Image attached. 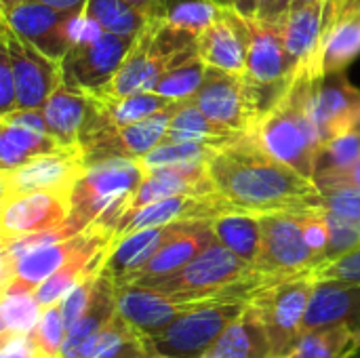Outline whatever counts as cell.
I'll use <instances>...</instances> for the list:
<instances>
[{
	"label": "cell",
	"mask_w": 360,
	"mask_h": 358,
	"mask_svg": "<svg viewBox=\"0 0 360 358\" xmlns=\"http://www.w3.org/2000/svg\"><path fill=\"white\" fill-rule=\"evenodd\" d=\"M314 279L316 281H344V283H360V249L340 257V260H333V262H327V264H321L319 268L312 270Z\"/></svg>",
	"instance_id": "44"
},
{
	"label": "cell",
	"mask_w": 360,
	"mask_h": 358,
	"mask_svg": "<svg viewBox=\"0 0 360 358\" xmlns=\"http://www.w3.org/2000/svg\"><path fill=\"white\" fill-rule=\"evenodd\" d=\"M192 101L213 120L240 133H249L259 118L245 76L228 74L217 68H207L205 80Z\"/></svg>",
	"instance_id": "15"
},
{
	"label": "cell",
	"mask_w": 360,
	"mask_h": 358,
	"mask_svg": "<svg viewBox=\"0 0 360 358\" xmlns=\"http://www.w3.org/2000/svg\"><path fill=\"white\" fill-rule=\"evenodd\" d=\"M21 2H25V0H0V4H2V13H4V11H11L13 6H17V4H21Z\"/></svg>",
	"instance_id": "53"
},
{
	"label": "cell",
	"mask_w": 360,
	"mask_h": 358,
	"mask_svg": "<svg viewBox=\"0 0 360 358\" xmlns=\"http://www.w3.org/2000/svg\"><path fill=\"white\" fill-rule=\"evenodd\" d=\"M0 358H36L27 335L0 338Z\"/></svg>",
	"instance_id": "47"
},
{
	"label": "cell",
	"mask_w": 360,
	"mask_h": 358,
	"mask_svg": "<svg viewBox=\"0 0 360 358\" xmlns=\"http://www.w3.org/2000/svg\"><path fill=\"white\" fill-rule=\"evenodd\" d=\"M217 4L226 6V8H234V0H215Z\"/></svg>",
	"instance_id": "56"
},
{
	"label": "cell",
	"mask_w": 360,
	"mask_h": 358,
	"mask_svg": "<svg viewBox=\"0 0 360 358\" xmlns=\"http://www.w3.org/2000/svg\"><path fill=\"white\" fill-rule=\"evenodd\" d=\"M215 150L217 146L202 143V141H162L158 148H154L150 154H146L139 160L146 167V171H154V169L171 167V165L209 160V156Z\"/></svg>",
	"instance_id": "40"
},
{
	"label": "cell",
	"mask_w": 360,
	"mask_h": 358,
	"mask_svg": "<svg viewBox=\"0 0 360 358\" xmlns=\"http://www.w3.org/2000/svg\"><path fill=\"white\" fill-rule=\"evenodd\" d=\"M86 23L118 36H139L150 17L127 0H89L84 8Z\"/></svg>",
	"instance_id": "33"
},
{
	"label": "cell",
	"mask_w": 360,
	"mask_h": 358,
	"mask_svg": "<svg viewBox=\"0 0 360 358\" xmlns=\"http://www.w3.org/2000/svg\"><path fill=\"white\" fill-rule=\"evenodd\" d=\"M154 358H167V357H158V354H156V357H154Z\"/></svg>",
	"instance_id": "59"
},
{
	"label": "cell",
	"mask_w": 360,
	"mask_h": 358,
	"mask_svg": "<svg viewBox=\"0 0 360 358\" xmlns=\"http://www.w3.org/2000/svg\"><path fill=\"white\" fill-rule=\"evenodd\" d=\"M354 329L346 325H331L304 331L295 348L289 352L295 358H354Z\"/></svg>",
	"instance_id": "35"
},
{
	"label": "cell",
	"mask_w": 360,
	"mask_h": 358,
	"mask_svg": "<svg viewBox=\"0 0 360 358\" xmlns=\"http://www.w3.org/2000/svg\"><path fill=\"white\" fill-rule=\"evenodd\" d=\"M36 2H42V4H46L51 8H57V11H63V13L84 15V8H86L89 0H36Z\"/></svg>",
	"instance_id": "49"
},
{
	"label": "cell",
	"mask_w": 360,
	"mask_h": 358,
	"mask_svg": "<svg viewBox=\"0 0 360 358\" xmlns=\"http://www.w3.org/2000/svg\"><path fill=\"white\" fill-rule=\"evenodd\" d=\"M97 95L63 80L42 108L49 131L61 146H80L97 118Z\"/></svg>",
	"instance_id": "19"
},
{
	"label": "cell",
	"mask_w": 360,
	"mask_h": 358,
	"mask_svg": "<svg viewBox=\"0 0 360 358\" xmlns=\"http://www.w3.org/2000/svg\"><path fill=\"white\" fill-rule=\"evenodd\" d=\"M0 213V243L13 238L59 228L70 217V194L61 192H32L2 198Z\"/></svg>",
	"instance_id": "16"
},
{
	"label": "cell",
	"mask_w": 360,
	"mask_h": 358,
	"mask_svg": "<svg viewBox=\"0 0 360 358\" xmlns=\"http://www.w3.org/2000/svg\"><path fill=\"white\" fill-rule=\"evenodd\" d=\"M346 325L354 331L360 329V283L344 281H319L306 321L304 331Z\"/></svg>",
	"instance_id": "24"
},
{
	"label": "cell",
	"mask_w": 360,
	"mask_h": 358,
	"mask_svg": "<svg viewBox=\"0 0 360 358\" xmlns=\"http://www.w3.org/2000/svg\"><path fill=\"white\" fill-rule=\"evenodd\" d=\"M36 358H61L63 344L68 338V327L61 314V306L53 304L42 310L38 325L27 335Z\"/></svg>",
	"instance_id": "39"
},
{
	"label": "cell",
	"mask_w": 360,
	"mask_h": 358,
	"mask_svg": "<svg viewBox=\"0 0 360 358\" xmlns=\"http://www.w3.org/2000/svg\"><path fill=\"white\" fill-rule=\"evenodd\" d=\"M316 283L312 270L291 274L264 287L249 302L268 331L274 358L289 354L302 338Z\"/></svg>",
	"instance_id": "4"
},
{
	"label": "cell",
	"mask_w": 360,
	"mask_h": 358,
	"mask_svg": "<svg viewBox=\"0 0 360 358\" xmlns=\"http://www.w3.org/2000/svg\"><path fill=\"white\" fill-rule=\"evenodd\" d=\"M213 241H215V234H213L211 222H186L156 251V255L139 272H135L131 276L129 283L152 285L160 279H167V276L179 272L181 268H186Z\"/></svg>",
	"instance_id": "21"
},
{
	"label": "cell",
	"mask_w": 360,
	"mask_h": 358,
	"mask_svg": "<svg viewBox=\"0 0 360 358\" xmlns=\"http://www.w3.org/2000/svg\"><path fill=\"white\" fill-rule=\"evenodd\" d=\"M150 338L116 314L93 340L86 358H154Z\"/></svg>",
	"instance_id": "32"
},
{
	"label": "cell",
	"mask_w": 360,
	"mask_h": 358,
	"mask_svg": "<svg viewBox=\"0 0 360 358\" xmlns=\"http://www.w3.org/2000/svg\"><path fill=\"white\" fill-rule=\"evenodd\" d=\"M42 306L38 304L34 291L6 287L2 289L0 306V338L30 335L42 317Z\"/></svg>",
	"instance_id": "34"
},
{
	"label": "cell",
	"mask_w": 360,
	"mask_h": 358,
	"mask_svg": "<svg viewBox=\"0 0 360 358\" xmlns=\"http://www.w3.org/2000/svg\"><path fill=\"white\" fill-rule=\"evenodd\" d=\"M0 42L6 46L15 84H17V108L38 110L44 108L49 97L63 80L61 61L44 55L34 44L25 42L11 25L2 21V38Z\"/></svg>",
	"instance_id": "13"
},
{
	"label": "cell",
	"mask_w": 360,
	"mask_h": 358,
	"mask_svg": "<svg viewBox=\"0 0 360 358\" xmlns=\"http://www.w3.org/2000/svg\"><path fill=\"white\" fill-rule=\"evenodd\" d=\"M359 103L360 91L348 82L344 72L312 78L308 106L323 143L350 131V122Z\"/></svg>",
	"instance_id": "18"
},
{
	"label": "cell",
	"mask_w": 360,
	"mask_h": 358,
	"mask_svg": "<svg viewBox=\"0 0 360 358\" xmlns=\"http://www.w3.org/2000/svg\"><path fill=\"white\" fill-rule=\"evenodd\" d=\"M133 6H137L139 11H143L150 19H160V11H162V0H127Z\"/></svg>",
	"instance_id": "50"
},
{
	"label": "cell",
	"mask_w": 360,
	"mask_h": 358,
	"mask_svg": "<svg viewBox=\"0 0 360 358\" xmlns=\"http://www.w3.org/2000/svg\"><path fill=\"white\" fill-rule=\"evenodd\" d=\"M205 74H207V63L198 55H192L175 63L173 68H169L158 78L152 91L171 101H190L198 93L205 80Z\"/></svg>",
	"instance_id": "36"
},
{
	"label": "cell",
	"mask_w": 360,
	"mask_h": 358,
	"mask_svg": "<svg viewBox=\"0 0 360 358\" xmlns=\"http://www.w3.org/2000/svg\"><path fill=\"white\" fill-rule=\"evenodd\" d=\"M179 103L181 101L173 103L171 108H167L146 120L124 124V127H105V129H99L91 135H86L80 141L86 167L103 162V160H112V158L139 160L146 154H150L154 148H158L167 139L171 118H173L175 110L179 108Z\"/></svg>",
	"instance_id": "11"
},
{
	"label": "cell",
	"mask_w": 360,
	"mask_h": 358,
	"mask_svg": "<svg viewBox=\"0 0 360 358\" xmlns=\"http://www.w3.org/2000/svg\"><path fill=\"white\" fill-rule=\"evenodd\" d=\"M247 21L249 51L245 80L262 116L289 93L297 78V68L285 46L283 25H270L257 19Z\"/></svg>",
	"instance_id": "5"
},
{
	"label": "cell",
	"mask_w": 360,
	"mask_h": 358,
	"mask_svg": "<svg viewBox=\"0 0 360 358\" xmlns=\"http://www.w3.org/2000/svg\"><path fill=\"white\" fill-rule=\"evenodd\" d=\"M202 358H274L268 331L247 304Z\"/></svg>",
	"instance_id": "26"
},
{
	"label": "cell",
	"mask_w": 360,
	"mask_h": 358,
	"mask_svg": "<svg viewBox=\"0 0 360 358\" xmlns=\"http://www.w3.org/2000/svg\"><path fill=\"white\" fill-rule=\"evenodd\" d=\"M350 131H354V133L360 135V103L354 110V116H352V122H350Z\"/></svg>",
	"instance_id": "52"
},
{
	"label": "cell",
	"mask_w": 360,
	"mask_h": 358,
	"mask_svg": "<svg viewBox=\"0 0 360 358\" xmlns=\"http://www.w3.org/2000/svg\"><path fill=\"white\" fill-rule=\"evenodd\" d=\"M146 175V167L135 158H112L86 167L70 194L72 209L68 224L76 232H84L93 224L116 230Z\"/></svg>",
	"instance_id": "3"
},
{
	"label": "cell",
	"mask_w": 360,
	"mask_h": 358,
	"mask_svg": "<svg viewBox=\"0 0 360 358\" xmlns=\"http://www.w3.org/2000/svg\"><path fill=\"white\" fill-rule=\"evenodd\" d=\"M97 99H99L97 118H95L93 127L86 131V135H91L99 129H105V127H124V124L146 120V118L171 108L173 103H177V101H171L154 91H141V93H133V95H124V97L97 95Z\"/></svg>",
	"instance_id": "28"
},
{
	"label": "cell",
	"mask_w": 360,
	"mask_h": 358,
	"mask_svg": "<svg viewBox=\"0 0 360 358\" xmlns=\"http://www.w3.org/2000/svg\"><path fill=\"white\" fill-rule=\"evenodd\" d=\"M319 188H327V186H356L360 188V160L348 171L344 173H338V175H331V177H325L321 181H316Z\"/></svg>",
	"instance_id": "48"
},
{
	"label": "cell",
	"mask_w": 360,
	"mask_h": 358,
	"mask_svg": "<svg viewBox=\"0 0 360 358\" xmlns=\"http://www.w3.org/2000/svg\"><path fill=\"white\" fill-rule=\"evenodd\" d=\"M59 148L61 143L51 133L0 122V169L2 171L17 169Z\"/></svg>",
	"instance_id": "31"
},
{
	"label": "cell",
	"mask_w": 360,
	"mask_h": 358,
	"mask_svg": "<svg viewBox=\"0 0 360 358\" xmlns=\"http://www.w3.org/2000/svg\"><path fill=\"white\" fill-rule=\"evenodd\" d=\"M278 358H295L293 354H285V357H278Z\"/></svg>",
	"instance_id": "58"
},
{
	"label": "cell",
	"mask_w": 360,
	"mask_h": 358,
	"mask_svg": "<svg viewBox=\"0 0 360 358\" xmlns=\"http://www.w3.org/2000/svg\"><path fill=\"white\" fill-rule=\"evenodd\" d=\"M116 302L118 314L146 338L156 335L167 325H171L179 314L196 306L192 302H179L162 291L135 283L116 285Z\"/></svg>",
	"instance_id": "20"
},
{
	"label": "cell",
	"mask_w": 360,
	"mask_h": 358,
	"mask_svg": "<svg viewBox=\"0 0 360 358\" xmlns=\"http://www.w3.org/2000/svg\"><path fill=\"white\" fill-rule=\"evenodd\" d=\"M135 40L137 36H118L103 30L89 36L80 34L61 59L63 82L101 95L124 63Z\"/></svg>",
	"instance_id": "7"
},
{
	"label": "cell",
	"mask_w": 360,
	"mask_h": 358,
	"mask_svg": "<svg viewBox=\"0 0 360 358\" xmlns=\"http://www.w3.org/2000/svg\"><path fill=\"white\" fill-rule=\"evenodd\" d=\"M360 0H344V4L348 6V4H359Z\"/></svg>",
	"instance_id": "57"
},
{
	"label": "cell",
	"mask_w": 360,
	"mask_h": 358,
	"mask_svg": "<svg viewBox=\"0 0 360 358\" xmlns=\"http://www.w3.org/2000/svg\"><path fill=\"white\" fill-rule=\"evenodd\" d=\"M118 314V302H116V283L108 274H99L93 291V300L86 308V312L70 327L63 354L61 358H86L93 340L99 335V331Z\"/></svg>",
	"instance_id": "25"
},
{
	"label": "cell",
	"mask_w": 360,
	"mask_h": 358,
	"mask_svg": "<svg viewBox=\"0 0 360 358\" xmlns=\"http://www.w3.org/2000/svg\"><path fill=\"white\" fill-rule=\"evenodd\" d=\"M352 348H354V354H359V352H360V329H359V331H354V340H352Z\"/></svg>",
	"instance_id": "55"
},
{
	"label": "cell",
	"mask_w": 360,
	"mask_h": 358,
	"mask_svg": "<svg viewBox=\"0 0 360 358\" xmlns=\"http://www.w3.org/2000/svg\"><path fill=\"white\" fill-rule=\"evenodd\" d=\"M240 211L230 200H226L219 192L213 194H181V196H169L162 200H156L152 205L133 209L120 217L116 224V238L146 230L156 226H169V224H186V222H213L215 217H221L226 213Z\"/></svg>",
	"instance_id": "14"
},
{
	"label": "cell",
	"mask_w": 360,
	"mask_h": 358,
	"mask_svg": "<svg viewBox=\"0 0 360 358\" xmlns=\"http://www.w3.org/2000/svg\"><path fill=\"white\" fill-rule=\"evenodd\" d=\"M360 160V135L354 131L342 133L319 148L314 162V184L352 169Z\"/></svg>",
	"instance_id": "37"
},
{
	"label": "cell",
	"mask_w": 360,
	"mask_h": 358,
	"mask_svg": "<svg viewBox=\"0 0 360 358\" xmlns=\"http://www.w3.org/2000/svg\"><path fill=\"white\" fill-rule=\"evenodd\" d=\"M179 226L181 224L156 226L114 238V243L105 251L101 272L108 274L116 285L129 283L131 276L139 272L156 255V251L175 234Z\"/></svg>",
	"instance_id": "23"
},
{
	"label": "cell",
	"mask_w": 360,
	"mask_h": 358,
	"mask_svg": "<svg viewBox=\"0 0 360 358\" xmlns=\"http://www.w3.org/2000/svg\"><path fill=\"white\" fill-rule=\"evenodd\" d=\"M310 82L312 76H297L289 93L255 120L247 137L314 181V162L323 141L308 106Z\"/></svg>",
	"instance_id": "2"
},
{
	"label": "cell",
	"mask_w": 360,
	"mask_h": 358,
	"mask_svg": "<svg viewBox=\"0 0 360 358\" xmlns=\"http://www.w3.org/2000/svg\"><path fill=\"white\" fill-rule=\"evenodd\" d=\"M213 192L217 190L209 175L207 160L160 167V169L148 171L143 184L139 186V190L133 194L129 203V211L152 205L169 196H181V194L200 196V194H213Z\"/></svg>",
	"instance_id": "22"
},
{
	"label": "cell",
	"mask_w": 360,
	"mask_h": 358,
	"mask_svg": "<svg viewBox=\"0 0 360 358\" xmlns=\"http://www.w3.org/2000/svg\"><path fill=\"white\" fill-rule=\"evenodd\" d=\"M221 8L215 0H162L160 19L198 36L221 15Z\"/></svg>",
	"instance_id": "38"
},
{
	"label": "cell",
	"mask_w": 360,
	"mask_h": 358,
	"mask_svg": "<svg viewBox=\"0 0 360 358\" xmlns=\"http://www.w3.org/2000/svg\"><path fill=\"white\" fill-rule=\"evenodd\" d=\"M323 211H325V217L329 224V245H327L323 264L340 260V257L360 249V222L342 217V215L331 213L327 209H323Z\"/></svg>",
	"instance_id": "41"
},
{
	"label": "cell",
	"mask_w": 360,
	"mask_h": 358,
	"mask_svg": "<svg viewBox=\"0 0 360 358\" xmlns=\"http://www.w3.org/2000/svg\"><path fill=\"white\" fill-rule=\"evenodd\" d=\"M116 238L114 228L103 224H93L84 232L38 247L21 257H17L11 264H2V289L6 287H19L34 291L40 283H44L51 274H55L61 266H65L70 260L84 251H103L108 249Z\"/></svg>",
	"instance_id": "8"
},
{
	"label": "cell",
	"mask_w": 360,
	"mask_h": 358,
	"mask_svg": "<svg viewBox=\"0 0 360 358\" xmlns=\"http://www.w3.org/2000/svg\"><path fill=\"white\" fill-rule=\"evenodd\" d=\"M17 110V84L13 63L4 44H0V116Z\"/></svg>",
	"instance_id": "45"
},
{
	"label": "cell",
	"mask_w": 360,
	"mask_h": 358,
	"mask_svg": "<svg viewBox=\"0 0 360 358\" xmlns=\"http://www.w3.org/2000/svg\"><path fill=\"white\" fill-rule=\"evenodd\" d=\"M321 200L319 207L331 213H338L348 219L360 222V188L356 186H327L319 188Z\"/></svg>",
	"instance_id": "42"
},
{
	"label": "cell",
	"mask_w": 360,
	"mask_h": 358,
	"mask_svg": "<svg viewBox=\"0 0 360 358\" xmlns=\"http://www.w3.org/2000/svg\"><path fill=\"white\" fill-rule=\"evenodd\" d=\"M86 171L80 146H61L51 154H42L17 169L2 171V198L32 192L72 194L76 181Z\"/></svg>",
	"instance_id": "12"
},
{
	"label": "cell",
	"mask_w": 360,
	"mask_h": 358,
	"mask_svg": "<svg viewBox=\"0 0 360 358\" xmlns=\"http://www.w3.org/2000/svg\"><path fill=\"white\" fill-rule=\"evenodd\" d=\"M360 57V2L342 4L340 15L331 21L323 38L321 76L342 74Z\"/></svg>",
	"instance_id": "27"
},
{
	"label": "cell",
	"mask_w": 360,
	"mask_h": 358,
	"mask_svg": "<svg viewBox=\"0 0 360 358\" xmlns=\"http://www.w3.org/2000/svg\"><path fill=\"white\" fill-rule=\"evenodd\" d=\"M249 51V21L236 8H221V15L198 34V57L207 68L245 76Z\"/></svg>",
	"instance_id": "17"
},
{
	"label": "cell",
	"mask_w": 360,
	"mask_h": 358,
	"mask_svg": "<svg viewBox=\"0 0 360 358\" xmlns=\"http://www.w3.org/2000/svg\"><path fill=\"white\" fill-rule=\"evenodd\" d=\"M215 190L236 209L272 213L319 207V186L253 143L247 133L217 148L207 160Z\"/></svg>",
	"instance_id": "1"
},
{
	"label": "cell",
	"mask_w": 360,
	"mask_h": 358,
	"mask_svg": "<svg viewBox=\"0 0 360 358\" xmlns=\"http://www.w3.org/2000/svg\"><path fill=\"white\" fill-rule=\"evenodd\" d=\"M316 2H327V0H293V8L295 6H306V4H316Z\"/></svg>",
	"instance_id": "54"
},
{
	"label": "cell",
	"mask_w": 360,
	"mask_h": 358,
	"mask_svg": "<svg viewBox=\"0 0 360 358\" xmlns=\"http://www.w3.org/2000/svg\"><path fill=\"white\" fill-rule=\"evenodd\" d=\"M245 306L247 304L236 302L196 304L162 331L152 335L150 346L158 357L202 358Z\"/></svg>",
	"instance_id": "6"
},
{
	"label": "cell",
	"mask_w": 360,
	"mask_h": 358,
	"mask_svg": "<svg viewBox=\"0 0 360 358\" xmlns=\"http://www.w3.org/2000/svg\"><path fill=\"white\" fill-rule=\"evenodd\" d=\"M2 21L11 25L25 42L44 55L61 61L72 44L80 38L84 15H72L51 8L36 0H25L2 13Z\"/></svg>",
	"instance_id": "10"
},
{
	"label": "cell",
	"mask_w": 360,
	"mask_h": 358,
	"mask_svg": "<svg viewBox=\"0 0 360 358\" xmlns=\"http://www.w3.org/2000/svg\"><path fill=\"white\" fill-rule=\"evenodd\" d=\"M262 247L255 270L268 274H300L321 266L314 251L308 247L302 217L297 211H272L259 215Z\"/></svg>",
	"instance_id": "9"
},
{
	"label": "cell",
	"mask_w": 360,
	"mask_h": 358,
	"mask_svg": "<svg viewBox=\"0 0 360 358\" xmlns=\"http://www.w3.org/2000/svg\"><path fill=\"white\" fill-rule=\"evenodd\" d=\"M291 8H293V0H257L255 19L270 25H285Z\"/></svg>",
	"instance_id": "46"
},
{
	"label": "cell",
	"mask_w": 360,
	"mask_h": 358,
	"mask_svg": "<svg viewBox=\"0 0 360 358\" xmlns=\"http://www.w3.org/2000/svg\"><path fill=\"white\" fill-rule=\"evenodd\" d=\"M243 135L245 133L234 131V129L213 120L211 116H207L190 99V101H181L179 108L175 110L165 141H202V143L221 148V146H228V143L240 139Z\"/></svg>",
	"instance_id": "29"
},
{
	"label": "cell",
	"mask_w": 360,
	"mask_h": 358,
	"mask_svg": "<svg viewBox=\"0 0 360 358\" xmlns=\"http://www.w3.org/2000/svg\"><path fill=\"white\" fill-rule=\"evenodd\" d=\"M295 211L302 217V228H304V236H306L308 247L314 251V255L323 264L325 251H327V245H329V224H327L325 211L319 209V207L295 209Z\"/></svg>",
	"instance_id": "43"
},
{
	"label": "cell",
	"mask_w": 360,
	"mask_h": 358,
	"mask_svg": "<svg viewBox=\"0 0 360 358\" xmlns=\"http://www.w3.org/2000/svg\"><path fill=\"white\" fill-rule=\"evenodd\" d=\"M234 8L247 17V19H255V13H257V0H234Z\"/></svg>",
	"instance_id": "51"
},
{
	"label": "cell",
	"mask_w": 360,
	"mask_h": 358,
	"mask_svg": "<svg viewBox=\"0 0 360 358\" xmlns=\"http://www.w3.org/2000/svg\"><path fill=\"white\" fill-rule=\"evenodd\" d=\"M215 241H219L234 255L255 266L262 247V222L257 213L234 211L211 222Z\"/></svg>",
	"instance_id": "30"
}]
</instances>
